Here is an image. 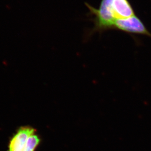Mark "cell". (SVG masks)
Returning a JSON list of instances; mask_svg holds the SVG:
<instances>
[{"label":"cell","mask_w":151,"mask_h":151,"mask_svg":"<svg viewBox=\"0 0 151 151\" xmlns=\"http://www.w3.org/2000/svg\"><path fill=\"white\" fill-rule=\"evenodd\" d=\"M114 29L130 34H140L151 37V33L142 21L136 15L127 18L116 20Z\"/></svg>","instance_id":"obj_3"},{"label":"cell","mask_w":151,"mask_h":151,"mask_svg":"<svg viewBox=\"0 0 151 151\" xmlns=\"http://www.w3.org/2000/svg\"><path fill=\"white\" fill-rule=\"evenodd\" d=\"M113 0H102L99 9H96L88 3H86L89 10L88 16L94 24L93 29L87 31L85 39H88L95 32L102 33L110 29H114L116 22L113 7Z\"/></svg>","instance_id":"obj_1"},{"label":"cell","mask_w":151,"mask_h":151,"mask_svg":"<svg viewBox=\"0 0 151 151\" xmlns=\"http://www.w3.org/2000/svg\"><path fill=\"white\" fill-rule=\"evenodd\" d=\"M113 7L116 20L135 15L133 6L128 0H113Z\"/></svg>","instance_id":"obj_4"},{"label":"cell","mask_w":151,"mask_h":151,"mask_svg":"<svg viewBox=\"0 0 151 151\" xmlns=\"http://www.w3.org/2000/svg\"><path fill=\"white\" fill-rule=\"evenodd\" d=\"M40 142L35 129L29 126H22L10 140L7 151H35Z\"/></svg>","instance_id":"obj_2"}]
</instances>
